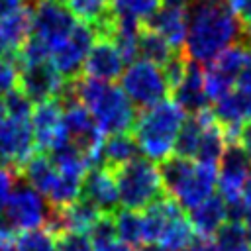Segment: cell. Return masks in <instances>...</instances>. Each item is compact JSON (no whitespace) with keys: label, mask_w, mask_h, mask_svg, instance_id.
Returning a JSON list of instances; mask_svg holds the SVG:
<instances>
[{"label":"cell","mask_w":251,"mask_h":251,"mask_svg":"<svg viewBox=\"0 0 251 251\" xmlns=\"http://www.w3.org/2000/svg\"><path fill=\"white\" fill-rule=\"evenodd\" d=\"M216 237V245L220 251H241L247 245V229H245V224L241 222H226L218 233L214 235Z\"/></svg>","instance_id":"32"},{"label":"cell","mask_w":251,"mask_h":251,"mask_svg":"<svg viewBox=\"0 0 251 251\" xmlns=\"http://www.w3.org/2000/svg\"><path fill=\"white\" fill-rule=\"evenodd\" d=\"M94 39H96V33L92 25L78 22L73 33L51 51L49 63L65 80H73L80 76V71L84 69V61L88 57V51Z\"/></svg>","instance_id":"10"},{"label":"cell","mask_w":251,"mask_h":251,"mask_svg":"<svg viewBox=\"0 0 251 251\" xmlns=\"http://www.w3.org/2000/svg\"><path fill=\"white\" fill-rule=\"evenodd\" d=\"M167 196H171L182 210H192L208 200L218 186V167L194 163L190 159L173 155L159 167Z\"/></svg>","instance_id":"3"},{"label":"cell","mask_w":251,"mask_h":251,"mask_svg":"<svg viewBox=\"0 0 251 251\" xmlns=\"http://www.w3.org/2000/svg\"><path fill=\"white\" fill-rule=\"evenodd\" d=\"M251 182V155L239 145L229 143L220 159L218 188L220 196L229 204L243 198L245 186Z\"/></svg>","instance_id":"11"},{"label":"cell","mask_w":251,"mask_h":251,"mask_svg":"<svg viewBox=\"0 0 251 251\" xmlns=\"http://www.w3.org/2000/svg\"><path fill=\"white\" fill-rule=\"evenodd\" d=\"M69 84L73 96L88 108L102 133H126L135 126V106L122 86L92 76H76Z\"/></svg>","instance_id":"2"},{"label":"cell","mask_w":251,"mask_h":251,"mask_svg":"<svg viewBox=\"0 0 251 251\" xmlns=\"http://www.w3.org/2000/svg\"><path fill=\"white\" fill-rule=\"evenodd\" d=\"M29 124L33 129L35 149L41 153H49L53 145L65 135L63 131V104L59 98L45 100L35 104L29 116Z\"/></svg>","instance_id":"14"},{"label":"cell","mask_w":251,"mask_h":251,"mask_svg":"<svg viewBox=\"0 0 251 251\" xmlns=\"http://www.w3.org/2000/svg\"><path fill=\"white\" fill-rule=\"evenodd\" d=\"M186 12L184 53L190 61L210 63L227 47L243 41L241 20L229 0H190Z\"/></svg>","instance_id":"1"},{"label":"cell","mask_w":251,"mask_h":251,"mask_svg":"<svg viewBox=\"0 0 251 251\" xmlns=\"http://www.w3.org/2000/svg\"><path fill=\"white\" fill-rule=\"evenodd\" d=\"M237 84H239V88L251 92V55H249V59H247V63H245V67L237 78Z\"/></svg>","instance_id":"42"},{"label":"cell","mask_w":251,"mask_h":251,"mask_svg":"<svg viewBox=\"0 0 251 251\" xmlns=\"http://www.w3.org/2000/svg\"><path fill=\"white\" fill-rule=\"evenodd\" d=\"M184 251H220V249H218V245L214 241L200 237V239H194V243L188 245Z\"/></svg>","instance_id":"43"},{"label":"cell","mask_w":251,"mask_h":251,"mask_svg":"<svg viewBox=\"0 0 251 251\" xmlns=\"http://www.w3.org/2000/svg\"><path fill=\"white\" fill-rule=\"evenodd\" d=\"M2 100H4V106H6L8 118H29L31 116V110H33L31 100L20 88H14Z\"/></svg>","instance_id":"36"},{"label":"cell","mask_w":251,"mask_h":251,"mask_svg":"<svg viewBox=\"0 0 251 251\" xmlns=\"http://www.w3.org/2000/svg\"><path fill=\"white\" fill-rule=\"evenodd\" d=\"M184 110L171 100H163L145 108L133 126V137L139 151L151 161H165L173 157L178 131L184 124Z\"/></svg>","instance_id":"4"},{"label":"cell","mask_w":251,"mask_h":251,"mask_svg":"<svg viewBox=\"0 0 251 251\" xmlns=\"http://www.w3.org/2000/svg\"><path fill=\"white\" fill-rule=\"evenodd\" d=\"M175 53L176 51L169 45V41L165 37H161L151 27L141 25V31H139V55H141V59L163 67Z\"/></svg>","instance_id":"29"},{"label":"cell","mask_w":251,"mask_h":251,"mask_svg":"<svg viewBox=\"0 0 251 251\" xmlns=\"http://www.w3.org/2000/svg\"><path fill=\"white\" fill-rule=\"evenodd\" d=\"M235 143H239L251 155V120L239 127V133H237V141Z\"/></svg>","instance_id":"41"},{"label":"cell","mask_w":251,"mask_h":251,"mask_svg":"<svg viewBox=\"0 0 251 251\" xmlns=\"http://www.w3.org/2000/svg\"><path fill=\"white\" fill-rule=\"evenodd\" d=\"M29 2H37V0H29Z\"/></svg>","instance_id":"51"},{"label":"cell","mask_w":251,"mask_h":251,"mask_svg":"<svg viewBox=\"0 0 251 251\" xmlns=\"http://www.w3.org/2000/svg\"><path fill=\"white\" fill-rule=\"evenodd\" d=\"M65 84L67 80L55 71L49 61L20 69L18 88L35 104L59 98L65 90Z\"/></svg>","instance_id":"13"},{"label":"cell","mask_w":251,"mask_h":251,"mask_svg":"<svg viewBox=\"0 0 251 251\" xmlns=\"http://www.w3.org/2000/svg\"><path fill=\"white\" fill-rule=\"evenodd\" d=\"M20 82V67L12 57H0V98L18 88Z\"/></svg>","instance_id":"37"},{"label":"cell","mask_w":251,"mask_h":251,"mask_svg":"<svg viewBox=\"0 0 251 251\" xmlns=\"http://www.w3.org/2000/svg\"><path fill=\"white\" fill-rule=\"evenodd\" d=\"M243 43L251 49V22L245 25V29H243Z\"/></svg>","instance_id":"46"},{"label":"cell","mask_w":251,"mask_h":251,"mask_svg":"<svg viewBox=\"0 0 251 251\" xmlns=\"http://www.w3.org/2000/svg\"><path fill=\"white\" fill-rule=\"evenodd\" d=\"M31 35V10L24 8L8 18L0 20V57H12L20 53Z\"/></svg>","instance_id":"19"},{"label":"cell","mask_w":251,"mask_h":251,"mask_svg":"<svg viewBox=\"0 0 251 251\" xmlns=\"http://www.w3.org/2000/svg\"><path fill=\"white\" fill-rule=\"evenodd\" d=\"M82 198L102 214H116V208L120 206V194L114 171L102 165L90 167L82 180Z\"/></svg>","instance_id":"16"},{"label":"cell","mask_w":251,"mask_h":251,"mask_svg":"<svg viewBox=\"0 0 251 251\" xmlns=\"http://www.w3.org/2000/svg\"><path fill=\"white\" fill-rule=\"evenodd\" d=\"M49 212H51V204L45 202L43 194L37 192L27 182H22L16 184L6 204L4 216L0 220V227L12 231L14 235L33 231L45 226Z\"/></svg>","instance_id":"7"},{"label":"cell","mask_w":251,"mask_h":251,"mask_svg":"<svg viewBox=\"0 0 251 251\" xmlns=\"http://www.w3.org/2000/svg\"><path fill=\"white\" fill-rule=\"evenodd\" d=\"M94 251H133V247H129V245H126V243H122V241H118V239H114V241H110V243H106V245L94 247Z\"/></svg>","instance_id":"44"},{"label":"cell","mask_w":251,"mask_h":251,"mask_svg":"<svg viewBox=\"0 0 251 251\" xmlns=\"http://www.w3.org/2000/svg\"><path fill=\"white\" fill-rule=\"evenodd\" d=\"M16 173L12 167H6V165H0V220L4 216V210H6V204L16 188Z\"/></svg>","instance_id":"38"},{"label":"cell","mask_w":251,"mask_h":251,"mask_svg":"<svg viewBox=\"0 0 251 251\" xmlns=\"http://www.w3.org/2000/svg\"><path fill=\"white\" fill-rule=\"evenodd\" d=\"M114 175L118 182L120 206L126 210L141 212L167 196L161 180V171L147 157L133 159L131 163L118 169Z\"/></svg>","instance_id":"5"},{"label":"cell","mask_w":251,"mask_h":251,"mask_svg":"<svg viewBox=\"0 0 251 251\" xmlns=\"http://www.w3.org/2000/svg\"><path fill=\"white\" fill-rule=\"evenodd\" d=\"M143 25L151 27L161 37H165L175 51H182L186 43V12L184 10L163 6Z\"/></svg>","instance_id":"20"},{"label":"cell","mask_w":251,"mask_h":251,"mask_svg":"<svg viewBox=\"0 0 251 251\" xmlns=\"http://www.w3.org/2000/svg\"><path fill=\"white\" fill-rule=\"evenodd\" d=\"M243 202H245V206L247 208H251V182L245 186V190H243Z\"/></svg>","instance_id":"47"},{"label":"cell","mask_w":251,"mask_h":251,"mask_svg":"<svg viewBox=\"0 0 251 251\" xmlns=\"http://www.w3.org/2000/svg\"><path fill=\"white\" fill-rule=\"evenodd\" d=\"M57 251H94V245L84 231H63L55 237Z\"/></svg>","instance_id":"35"},{"label":"cell","mask_w":251,"mask_h":251,"mask_svg":"<svg viewBox=\"0 0 251 251\" xmlns=\"http://www.w3.org/2000/svg\"><path fill=\"white\" fill-rule=\"evenodd\" d=\"M139 251H165V249L159 247V245H143Z\"/></svg>","instance_id":"49"},{"label":"cell","mask_w":251,"mask_h":251,"mask_svg":"<svg viewBox=\"0 0 251 251\" xmlns=\"http://www.w3.org/2000/svg\"><path fill=\"white\" fill-rule=\"evenodd\" d=\"M212 116L226 129L227 141L235 143L239 127L251 120V92L239 86L233 88L231 92H227L226 96L214 102Z\"/></svg>","instance_id":"15"},{"label":"cell","mask_w":251,"mask_h":251,"mask_svg":"<svg viewBox=\"0 0 251 251\" xmlns=\"http://www.w3.org/2000/svg\"><path fill=\"white\" fill-rule=\"evenodd\" d=\"M114 224H116V237L118 241L129 245V247H139L145 243V231H143V214L135 210H118L114 214Z\"/></svg>","instance_id":"28"},{"label":"cell","mask_w":251,"mask_h":251,"mask_svg":"<svg viewBox=\"0 0 251 251\" xmlns=\"http://www.w3.org/2000/svg\"><path fill=\"white\" fill-rule=\"evenodd\" d=\"M163 6H169V8H178V10H186L190 0H161Z\"/></svg>","instance_id":"45"},{"label":"cell","mask_w":251,"mask_h":251,"mask_svg":"<svg viewBox=\"0 0 251 251\" xmlns=\"http://www.w3.org/2000/svg\"><path fill=\"white\" fill-rule=\"evenodd\" d=\"M229 6L239 20L247 24L251 22V0H229Z\"/></svg>","instance_id":"39"},{"label":"cell","mask_w":251,"mask_h":251,"mask_svg":"<svg viewBox=\"0 0 251 251\" xmlns=\"http://www.w3.org/2000/svg\"><path fill=\"white\" fill-rule=\"evenodd\" d=\"M124 67L126 59L122 57L116 43L108 37H96L84 61V73L92 78L112 82L124 75Z\"/></svg>","instance_id":"17"},{"label":"cell","mask_w":251,"mask_h":251,"mask_svg":"<svg viewBox=\"0 0 251 251\" xmlns=\"http://www.w3.org/2000/svg\"><path fill=\"white\" fill-rule=\"evenodd\" d=\"M6 118H8V114H6V106H4V100L0 98V126L4 124Z\"/></svg>","instance_id":"48"},{"label":"cell","mask_w":251,"mask_h":251,"mask_svg":"<svg viewBox=\"0 0 251 251\" xmlns=\"http://www.w3.org/2000/svg\"><path fill=\"white\" fill-rule=\"evenodd\" d=\"M122 90L137 108H151L163 100H167L171 92V84L163 73V69L151 61L137 59L129 63V67L122 75Z\"/></svg>","instance_id":"6"},{"label":"cell","mask_w":251,"mask_h":251,"mask_svg":"<svg viewBox=\"0 0 251 251\" xmlns=\"http://www.w3.org/2000/svg\"><path fill=\"white\" fill-rule=\"evenodd\" d=\"M55 208V206H53ZM59 210V218H61V226L63 231H84L88 233V229L98 222V218L102 216L100 210H96L88 200L78 198L76 202L65 206V208H57Z\"/></svg>","instance_id":"26"},{"label":"cell","mask_w":251,"mask_h":251,"mask_svg":"<svg viewBox=\"0 0 251 251\" xmlns=\"http://www.w3.org/2000/svg\"><path fill=\"white\" fill-rule=\"evenodd\" d=\"M171 94H173L175 102L190 116L210 110V100H208L206 88H204V69H200V65L196 61H188L182 80L176 86H173Z\"/></svg>","instance_id":"18"},{"label":"cell","mask_w":251,"mask_h":251,"mask_svg":"<svg viewBox=\"0 0 251 251\" xmlns=\"http://www.w3.org/2000/svg\"><path fill=\"white\" fill-rule=\"evenodd\" d=\"M159 8L161 0H110V10L116 18L135 20L139 24H145Z\"/></svg>","instance_id":"30"},{"label":"cell","mask_w":251,"mask_h":251,"mask_svg":"<svg viewBox=\"0 0 251 251\" xmlns=\"http://www.w3.org/2000/svg\"><path fill=\"white\" fill-rule=\"evenodd\" d=\"M241 251H251V247H245V249H241Z\"/></svg>","instance_id":"50"},{"label":"cell","mask_w":251,"mask_h":251,"mask_svg":"<svg viewBox=\"0 0 251 251\" xmlns=\"http://www.w3.org/2000/svg\"><path fill=\"white\" fill-rule=\"evenodd\" d=\"M139 155V145L135 137L126 131V133H112L110 137L104 139L102 153H100V165L108 167L110 171H118L124 165L131 163Z\"/></svg>","instance_id":"24"},{"label":"cell","mask_w":251,"mask_h":251,"mask_svg":"<svg viewBox=\"0 0 251 251\" xmlns=\"http://www.w3.org/2000/svg\"><path fill=\"white\" fill-rule=\"evenodd\" d=\"M229 141L226 135V129L214 120V116L208 118L204 131H202V139H200V147L196 153V161L198 163H206V165H218L222 155L226 153Z\"/></svg>","instance_id":"25"},{"label":"cell","mask_w":251,"mask_h":251,"mask_svg":"<svg viewBox=\"0 0 251 251\" xmlns=\"http://www.w3.org/2000/svg\"><path fill=\"white\" fill-rule=\"evenodd\" d=\"M67 6L76 18H80V22L92 25L94 29L112 14L110 0H67Z\"/></svg>","instance_id":"31"},{"label":"cell","mask_w":251,"mask_h":251,"mask_svg":"<svg viewBox=\"0 0 251 251\" xmlns=\"http://www.w3.org/2000/svg\"><path fill=\"white\" fill-rule=\"evenodd\" d=\"M14 251H57L55 235L47 229H33L20 233L14 243Z\"/></svg>","instance_id":"33"},{"label":"cell","mask_w":251,"mask_h":251,"mask_svg":"<svg viewBox=\"0 0 251 251\" xmlns=\"http://www.w3.org/2000/svg\"><path fill=\"white\" fill-rule=\"evenodd\" d=\"M35 153V139L29 118H6L0 126V165L20 171Z\"/></svg>","instance_id":"12"},{"label":"cell","mask_w":251,"mask_h":251,"mask_svg":"<svg viewBox=\"0 0 251 251\" xmlns=\"http://www.w3.org/2000/svg\"><path fill=\"white\" fill-rule=\"evenodd\" d=\"M76 16L61 0H37L31 8V37L49 51L63 43L76 27Z\"/></svg>","instance_id":"8"},{"label":"cell","mask_w":251,"mask_h":251,"mask_svg":"<svg viewBox=\"0 0 251 251\" xmlns=\"http://www.w3.org/2000/svg\"><path fill=\"white\" fill-rule=\"evenodd\" d=\"M227 222V204L222 196H210L202 204L190 210V224L194 231L208 239L218 233V229Z\"/></svg>","instance_id":"21"},{"label":"cell","mask_w":251,"mask_h":251,"mask_svg":"<svg viewBox=\"0 0 251 251\" xmlns=\"http://www.w3.org/2000/svg\"><path fill=\"white\" fill-rule=\"evenodd\" d=\"M88 237L94 247L106 245L116 239V224H114V214H102L98 222L88 229Z\"/></svg>","instance_id":"34"},{"label":"cell","mask_w":251,"mask_h":251,"mask_svg":"<svg viewBox=\"0 0 251 251\" xmlns=\"http://www.w3.org/2000/svg\"><path fill=\"white\" fill-rule=\"evenodd\" d=\"M194 233L196 231L190 224V218H186L184 210L176 204L165 222L157 245L165 251H184L188 245L194 243Z\"/></svg>","instance_id":"23"},{"label":"cell","mask_w":251,"mask_h":251,"mask_svg":"<svg viewBox=\"0 0 251 251\" xmlns=\"http://www.w3.org/2000/svg\"><path fill=\"white\" fill-rule=\"evenodd\" d=\"M210 116H212V110L196 114V116H190V118L184 120L182 127L178 131L176 143H175V153L178 157H184V159H190V161L196 159V153H198V147H200V139H202V131H204V126H206Z\"/></svg>","instance_id":"27"},{"label":"cell","mask_w":251,"mask_h":251,"mask_svg":"<svg viewBox=\"0 0 251 251\" xmlns=\"http://www.w3.org/2000/svg\"><path fill=\"white\" fill-rule=\"evenodd\" d=\"M249 55L251 49L243 41H239L208 63V67L204 69V88L208 100L216 102L233 90V84L239 78Z\"/></svg>","instance_id":"9"},{"label":"cell","mask_w":251,"mask_h":251,"mask_svg":"<svg viewBox=\"0 0 251 251\" xmlns=\"http://www.w3.org/2000/svg\"><path fill=\"white\" fill-rule=\"evenodd\" d=\"M20 176L24 178V182H27L29 186H33L37 192H41L45 198L49 196L57 176H59V169L55 167L53 159L47 153H33L18 171Z\"/></svg>","instance_id":"22"},{"label":"cell","mask_w":251,"mask_h":251,"mask_svg":"<svg viewBox=\"0 0 251 251\" xmlns=\"http://www.w3.org/2000/svg\"><path fill=\"white\" fill-rule=\"evenodd\" d=\"M27 2L29 0H0V20L24 10Z\"/></svg>","instance_id":"40"}]
</instances>
